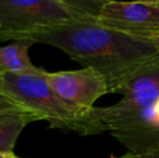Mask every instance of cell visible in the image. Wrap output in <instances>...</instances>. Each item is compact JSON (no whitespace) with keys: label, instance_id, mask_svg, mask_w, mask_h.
I'll use <instances>...</instances> for the list:
<instances>
[{"label":"cell","instance_id":"cell-7","mask_svg":"<svg viewBox=\"0 0 159 158\" xmlns=\"http://www.w3.org/2000/svg\"><path fill=\"white\" fill-rule=\"evenodd\" d=\"M33 44L30 40L22 39L0 47V75H37L43 72V68L34 65L28 56Z\"/></svg>","mask_w":159,"mask_h":158},{"label":"cell","instance_id":"cell-13","mask_svg":"<svg viewBox=\"0 0 159 158\" xmlns=\"http://www.w3.org/2000/svg\"><path fill=\"white\" fill-rule=\"evenodd\" d=\"M141 158H159V147L156 148L154 152L149 153L147 155H144V156H142Z\"/></svg>","mask_w":159,"mask_h":158},{"label":"cell","instance_id":"cell-5","mask_svg":"<svg viewBox=\"0 0 159 158\" xmlns=\"http://www.w3.org/2000/svg\"><path fill=\"white\" fill-rule=\"evenodd\" d=\"M98 24L131 38L153 42L159 38V0H106Z\"/></svg>","mask_w":159,"mask_h":158},{"label":"cell","instance_id":"cell-1","mask_svg":"<svg viewBox=\"0 0 159 158\" xmlns=\"http://www.w3.org/2000/svg\"><path fill=\"white\" fill-rule=\"evenodd\" d=\"M22 39L57 48L84 67L98 70L107 80L109 93H116L138 68L159 55L153 42L131 38L92 22L20 33L0 30V41Z\"/></svg>","mask_w":159,"mask_h":158},{"label":"cell","instance_id":"cell-14","mask_svg":"<svg viewBox=\"0 0 159 158\" xmlns=\"http://www.w3.org/2000/svg\"><path fill=\"white\" fill-rule=\"evenodd\" d=\"M111 158H140V156H138V155L133 154V153L128 152L125 155H122V156H111Z\"/></svg>","mask_w":159,"mask_h":158},{"label":"cell","instance_id":"cell-9","mask_svg":"<svg viewBox=\"0 0 159 158\" xmlns=\"http://www.w3.org/2000/svg\"><path fill=\"white\" fill-rule=\"evenodd\" d=\"M26 113H30V112L23 110V108H20V107L11 108V110H0V122H3L10 118L26 114Z\"/></svg>","mask_w":159,"mask_h":158},{"label":"cell","instance_id":"cell-10","mask_svg":"<svg viewBox=\"0 0 159 158\" xmlns=\"http://www.w3.org/2000/svg\"><path fill=\"white\" fill-rule=\"evenodd\" d=\"M152 124H153L156 134L159 138V97L156 100L152 108Z\"/></svg>","mask_w":159,"mask_h":158},{"label":"cell","instance_id":"cell-2","mask_svg":"<svg viewBox=\"0 0 159 158\" xmlns=\"http://www.w3.org/2000/svg\"><path fill=\"white\" fill-rule=\"evenodd\" d=\"M116 93L122 94L120 101L100 107L106 131L140 158L154 152L159 147L152 124V108L159 97V55L138 68Z\"/></svg>","mask_w":159,"mask_h":158},{"label":"cell","instance_id":"cell-15","mask_svg":"<svg viewBox=\"0 0 159 158\" xmlns=\"http://www.w3.org/2000/svg\"><path fill=\"white\" fill-rule=\"evenodd\" d=\"M153 43L155 44V47L158 49V51H159V38H158V39H156L155 41H153Z\"/></svg>","mask_w":159,"mask_h":158},{"label":"cell","instance_id":"cell-12","mask_svg":"<svg viewBox=\"0 0 159 158\" xmlns=\"http://www.w3.org/2000/svg\"><path fill=\"white\" fill-rule=\"evenodd\" d=\"M0 158H20L13 152H0Z\"/></svg>","mask_w":159,"mask_h":158},{"label":"cell","instance_id":"cell-16","mask_svg":"<svg viewBox=\"0 0 159 158\" xmlns=\"http://www.w3.org/2000/svg\"><path fill=\"white\" fill-rule=\"evenodd\" d=\"M1 86H2V79H1V75H0V91H1Z\"/></svg>","mask_w":159,"mask_h":158},{"label":"cell","instance_id":"cell-6","mask_svg":"<svg viewBox=\"0 0 159 158\" xmlns=\"http://www.w3.org/2000/svg\"><path fill=\"white\" fill-rule=\"evenodd\" d=\"M46 78L49 87L60 99L81 110L95 107V102L109 93L106 78L93 67L55 73L46 72Z\"/></svg>","mask_w":159,"mask_h":158},{"label":"cell","instance_id":"cell-3","mask_svg":"<svg viewBox=\"0 0 159 158\" xmlns=\"http://www.w3.org/2000/svg\"><path fill=\"white\" fill-rule=\"evenodd\" d=\"M46 72L37 75L2 74L0 94L40 120L47 121L50 128L79 135L106 132L100 107L81 110L65 103L49 87Z\"/></svg>","mask_w":159,"mask_h":158},{"label":"cell","instance_id":"cell-11","mask_svg":"<svg viewBox=\"0 0 159 158\" xmlns=\"http://www.w3.org/2000/svg\"><path fill=\"white\" fill-rule=\"evenodd\" d=\"M17 107H19V106H16L13 102H11L10 100L6 99L4 97L0 95V110H11V108H17Z\"/></svg>","mask_w":159,"mask_h":158},{"label":"cell","instance_id":"cell-8","mask_svg":"<svg viewBox=\"0 0 159 158\" xmlns=\"http://www.w3.org/2000/svg\"><path fill=\"white\" fill-rule=\"evenodd\" d=\"M40 120L39 117L32 113L13 117L0 122V152H13L21 132L30 122Z\"/></svg>","mask_w":159,"mask_h":158},{"label":"cell","instance_id":"cell-4","mask_svg":"<svg viewBox=\"0 0 159 158\" xmlns=\"http://www.w3.org/2000/svg\"><path fill=\"white\" fill-rule=\"evenodd\" d=\"M80 22L66 0H0V30L20 33Z\"/></svg>","mask_w":159,"mask_h":158}]
</instances>
